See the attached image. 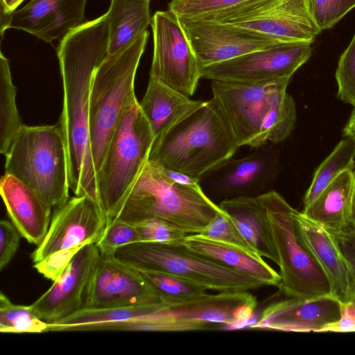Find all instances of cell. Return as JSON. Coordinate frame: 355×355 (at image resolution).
Returning a JSON list of instances; mask_svg holds the SVG:
<instances>
[{
	"instance_id": "17",
	"label": "cell",
	"mask_w": 355,
	"mask_h": 355,
	"mask_svg": "<svg viewBox=\"0 0 355 355\" xmlns=\"http://www.w3.org/2000/svg\"><path fill=\"white\" fill-rule=\"evenodd\" d=\"M297 235L329 279L332 294L339 302L355 299V270L344 255L334 234L294 210Z\"/></svg>"
},
{
	"instance_id": "24",
	"label": "cell",
	"mask_w": 355,
	"mask_h": 355,
	"mask_svg": "<svg viewBox=\"0 0 355 355\" xmlns=\"http://www.w3.org/2000/svg\"><path fill=\"white\" fill-rule=\"evenodd\" d=\"M219 207L232 218L243 237L261 257L278 264L270 227L257 196H239L226 198Z\"/></svg>"
},
{
	"instance_id": "15",
	"label": "cell",
	"mask_w": 355,
	"mask_h": 355,
	"mask_svg": "<svg viewBox=\"0 0 355 355\" xmlns=\"http://www.w3.org/2000/svg\"><path fill=\"white\" fill-rule=\"evenodd\" d=\"M179 18L202 69L282 43L232 24Z\"/></svg>"
},
{
	"instance_id": "6",
	"label": "cell",
	"mask_w": 355,
	"mask_h": 355,
	"mask_svg": "<svg viewBox=\"0 0 355 355\" xmlns=\"http://www.w3.org/2000/svg\"><path fill=\"white\" fill-rule=\"evenodd\" d=\"M148 31L131 45L107 55L96 68L92 81L89 125L96 173L103 161L112 135L131 98Z\"/></svg>"
},
{
	"instance_id": "40",
	"label": "cell",
	"mask_w": 355,
	"mask_h": 355,
	"mask_svg": "<svg viewBox=\"0 0 355 355\" xmlns=\"http://www.w3.org/2000/svg\"><path fill=\"white\" fill-rule=\"evenodd\" d=\"M340 318L327 324L320 332L355 331V300L340 302Z\"/></svg>"
},
{
	"instance_id": "47",
	"label": "cell",
	"mask_w": 355,
	"mask_h": 355,
	"mask_svg": "<svg viewBox=\"0 0 355 355\" xmlns=\"http://www.w3.org/2000/svg\"><path fill=\"white\" fill-rule=\"evenodd\" d=\"M355 300V299H354Z\"/></svg>"
},
{
	"instance_id": "35",
	"label": "cell",
	"mask_w": 355,
	"mask_h": 355,
	"mask_svg": "<svg viewBox=\"0 0 355 355\" xmlns=\"http://www.w3.org/2000/svg\"><path fill=\"white\" fill-rule=\"evenodd\" d=\"M336 80L338 98L355 107V35L339 59Z\"/></svg>"
},
{
	"instance_id": "18",
	"label": "cell",
	"mask_w": 355,
	"mask_h": 355,
	"mask_svg": "<svg viewBox=\"0 0 355 355\" xmlns=\"http://www.w3.org/2000/svg\"><path fill=\"white\" fill-rule=\"evenodd\" d=\"M340 316V302L332 295L291 297L272 303L249 327L292 332H320Z\"/></svg>"
},
{
	"instance_id": "33",
	"label": "cell",
	"mask_w": 355,
	"mask_h": 355,
	"mask_svg": "<svg viewBox=\"0 0 355 355\" xmlns=\"http://www.w3.org/2000/svg\"><path fill=\"white\" fill-rule=\"evenodd\" d=\"M139 242L137 230L133 224L114 220L106 227L96 243L101 257H112L120 248Z\"/></svg>"
},
{
	"instance_id": "9",
	"label": "cell",
	"mask_w": 355,
	"mask_h": 355,
	"mask_svg": "<svg viewBox=\"0 0 355 355\" xmlns=\"http://www.w3.org/2000/svg\"><path fill=\"white\" fill-rule=\"evenodd\" d=\"M201 19L237 26L280 42L312 43L322 32L314 19L310 0H250Z\"/></svg>"
},
{
	"instance_id": "34",
	"label": "cell",
	"mask_w": 355,
	"mask_h": 355,
	"mask_svg": "<svg viewBox=\"0 0 355 355\" xmlns=\"http://www.w3.org/2000/svg\"><path fill=\"white\" fill-rule=\"evenodd\" d=\"M250 0H172L168 10L179 17H198L225 11Z\"/></svg>"
},
{
	"instance_id": "27",
	"label": "cell",
	"mask_w": 355,
	"mask_h": 355,
	"mask_svg": "<svg viewBox=\"0 0 355 355\" xmlns=\"http://www.w3.org/2000/svg\"><path fill=\"white\" fill-rule=\"evenodd\" d=\"M296 121L295 103L286 89L274 98L265 114L257 135L248 146L260 148L267 141L278 143L291 133Z\"/></svg>"
},
{
	"instance_id": "39",
	"label": "cell",
	"mask_w": 355,
	"mask_h": 355,
	"mask_svg": "<svg viewBox=\"0 0 355 355\" xmlns=\"http://www.w3.org/2000/svg\"><path fill=\"white\" fill-rule=\"evenodd\" d=\"M19 232L7 220L0 221V270L5 268L15 254L19 244Z\"/></svg>"
},
{
	"instance_id": "23",
	"label": "cell",
	"mask_w": 355,
	"mask_h": 355,
	"mask_svg": "<svg viewBox=\"0 0 355 355\" xmlns=\"http://www.w3.org/2000/svg\"><path fill=\"white\" fill-rule=\"evenodd\" d=\"M354 180L352 170L343 171L302 212L331 233L344 229L351 223Z\"/></svg>"
},
{
	"instance_id": "28",
	"label": "cell",
	"mask_w": 355,
	"mask_h": 355,
	"mask_svg": "<svg viewBox=\"0 0 355 355\" xmlns=\"http://www.w3.org/2000/svg\"><path fill=\"white\" fill-rule=\"evenodd\" d=\"M355 139L341 140L315 172L304 198V209L308 207L322 191L341 173L352 170L355 161Z\"/></svg>"
},
{
	"instance_id": "12",
	"label": "cell",
	"mask_w": 355,
	"mask_h": 355,
	"mask_svg": "<svg viewBox=\"0 0 355 355\" xmlns=\"http://www.w3.org/2000/svg\"><path fill=\"white\" fill-rule=\"evenodd\" d=\"M291 78L259 83L211 80L212 98L226 116L239 146H249L276 96L286 89Z\"/></svg>"
},
{
	"instance_id": "44",
	"label": "cell",
	"mask_w": 355,
	"mask_h": 355,
	"mask_svg": "<svg viewBox=\"0 0 355 355\" xmlns=\"http://www.w3.org/2000/svg\"><path fill=\"white\" fill-rule=\"evenodd\" d=\"M343 132L346 137L355 139V109L352 110Z\"/></svg>"
},
{
	"instance_id": "31",
	"label": "cell",
	"mask_w": 355,
	"mask_h": 355,
	"mask_svg": "<svg viewBox=\"0 0 355 355\" xmlns=\"http://www.w3.org/2000/svg\"><path fill=\"white\" fill-rule=\"evenodd\" d=\"M158 292L166 303L187 301L207 294V289L173 275L138 270Z\"/></svg>"
},
{
	"instance_id": "13",
	"label": "cell",
	"mask_w": 355,
	"mask_h": 355,
	"mask_svg": "<svg viewBox=\"0 0 355 355\" xmlns=\"http://www.w3.org/2000/svg\"><path fill=\"white\" fill-rule=\"evenodd\" d=\"M107 225V218L93 198L75 195L54 208L47 233L31 259L35 263L58 250L96 243Z\"/></svg>"
},
{
	"instance_id": "19",
	"label": "cell",
	"mask_w": 355,
	"mask_h": 355,
	"mask_svg": "<svg viewBox=\"0 0 355 355\" xmlns=\"http://www.w3.org/2000/svg\"><path fill=\"white\" fill-rule=\"evenodd\" d=\"M87 0H31L8 15L7 29L26 31L51 43L61 40L86 21Z\"/></svg>"
},
{
	"instance_id": "38",
	"label": "cell",
	"mask_w": 355,
	"mask_h": 355,
	"mask_svg": "<svg viewBox=\"0 0 355 355\" xmlns=\"http://www.w3.org/2000/svg\"><path fill=\"white\" fill-rule=\"evenodd\" d=\"M84 246L78 245L58 250L42 261L34 263V268L45 278L53 282L62 274L76 254Z\"/></svg>"
},
{
	"instance_id": "32",
	"label": "cell",
	"mask_w": 355,
	"mask_h": 355,
	"mask_svg": "<svg viewBox=\"0 0 355 355\" xmlns=\"http://www.w3.org/2000/svg\"><path fill=\"white\" fill-rule=\"evenodd\" d=\"M198 234L254 257H261L243 237L232 218L220 207L211 222Z\"/></svg>"
},
{
	"instance_id": "45",
	"label": "cell",
	"mask_w": 355,
	"mask_h": 355,
	"mask_svg": "<svg viewBox=\"0 0 355 355\" xmlns=\"http://www.w3.org/2000/svg\"><path fill=\"white\" fill-rule=\"evenodd\" d=\"M351 223H355V180H354V191H353V197H352Z\"/></svg>"
},
{
	"instance_id": "21",
	"label": "cell",
	"mask_w": 355,
	"mask_h": 355,
	"mask_svg": "<svg viewBox=\"0 0 355 355\" xmlns=\"http://www.w3.org/2000/svg\"><path fill=\"white\" fill-rule=\"evenodd\" d=\"M202 102L192 100L191 97L150 77L139 105L155 139L199 107Z\"/></svg>"
},
{
	"instance_id": "46",
	"label": "cell",
	"mask_w": 355,
	"mask_h": 355,
	"mask_svg": "<svg viewBox=\"0 0 355 355\" xmlns=\"http://www.w3.org/2000/svg\"><path fill=\"white\" fill-rule=\"evenodd\" d=\"M354 173V175H355V171Z\"/></svg>"
},
{
	"instance_id": "8",
	"label": "cell",
	"mask_w": 355,
	"mask_h": 355,
	"mask_svg": "<svg viewBox=\"0 0 355 355\" xmlns=\"http://www.w3.org/2000/svg\"><path fill=\"white\" fill-rule=\"evenodd\" d=\"M257 198L263 209L277 254L281 290L291 297L333 296L329 278L297 235L295 209L275 191Z\"/></svg>"
},
{
	"instance_id": "36",
	"label": "cell",
	"mask_w": 355,
	"mask_h": 355,
	"mask_svg": "<svg viewBox=\"0 0 355 355\" xmlns=\"http://www.w3.org/2000/svg\"><path fill=\"white\" fill-rule=\"evenodd\" d=\"M133 225L137 230L139 242L182 243L188 235L162 218H150Z\"/></svg>"
},
{
	"instance_id": "10",
	"label": "cell",
	"mask_w": 355,
	"mask_h": 355,
	"mask_svg": "<svg viewBox=\"0 0 355 355\" xmlns=\"http://www.w3.org/2000/svg\"><path fill=\"white\" fill-rule=\"evenodd\" d=\"M150 26L153 55L150 77L191 97L202 78V68L179 17L170 10L157 11Z\"/></svg>"
},
{
	"instance_id": "43",
	"label": "cell",
	"mask_w": 355,
	"mask_h": 355,
	"mask_svg": "<svg viewBox=\"0 0 355 355\" xmlns=\"http://www.w3.org/2000/svg\"><path fill=\"white\" fill-rule=\"evenodd\" d=\"M24 0H1L0 1V10L6 13L10 14L16 10L17 8Z\"/></svg>"
},
{
	"instance_id": "22",
	"label": "cell",
	"mask_w": 355,
	"mask_h": 355,
	"mask_svg": "<svg viewBox=\"0 0 355 355\" xmlns=\"http://www.w3.org/2000/svg\"><path fill=\"white\" fill-rule=\"evenodd\" d=\"M183 245L189 250L216 261L241 273L260 280L266 286H279L281 277L262 257L222 244L199 234H188Z\"/></svg>"
},
{
	"instance_id": "4",
	"label": "cell",
	"mask_w": 355,
	"mask_h": 355,
	"mask_svg": "<svg viewBox=\"0 0 355 355\" xmlns=\"http://www.w3.org/2000/svg\"><path fill=\"white\" fill-rule=\"evenodd\" d=\"M5 157V173L31 187L52 208L69 200L68 155L59 124L23 125Z\"/></svg>"
},
{
	"instance_id": "3",
	"label": "cell",
	"mask_w": 355,
	"mask_h": 355,
	"mask_svg": "<svg viewBox=\"0 0 355 355\" xmlns=\"http://www.w3.org/2000/svg\"><path fill=\"white\" fill-rule=\"evenodd\" d=\"M219 209V205L205 195L200 186L187 187L175 182L161 165L148 159L111 222L136 224L157 218L188 234H198Z\"/></svg>"
},
{
	"instance_id": "42",
	"label": "cell",
	"mask_w": 355,
	"mask_h": 355,
	"mask_svg": "<svg viewBox=\"0 0 355 355\" xmlns=\"http://www.w3.org/2000/svg\"><path fill=\"white\" fill-rule=\"evenodd\" d=\"M164 168V167H163ZM166 175L175 182L187 187H200V180L187 173L164 168Z\"/></svg>"
},
{
	"instance_id": "7",
	"label": "cell",
	"mask_w": 355,
	"mask_h": 355,
	"mask_svg": "<svg viewBox=\"0 0 355 355\" xmlns=\"http://www.w3.org/2000/svg\"><path fill=\"white\" fill-rule=\"evenodd\" d=\"M114 257L137 270L173 275L218 293L250 291L266 286L189 250L183 242L133 243L118 249Z\"/></svg>"
},
{
	"instance_id": "25",
	"label": "cell",
	"mask_w": 355,
	"mask_h": 355,
	"mask_svg": "<svg viewBox=\"0 0 355 355\" xmlns=\"http://www.w3.org/2000/svg\"><path fill=\"white\" fill-rule=\"evenodd\" d=\"M270 169L269 156L264 149L243 158H231L209 173L215 175L214 186L222 193L250 196L264 187Z\"/></svg>"
},
{
	"instance_id": "30",
	"label": "cell",
	"mask_w": 355,
	"mask_h": 355,
	"mask_svg": "<svg viewBox=\"0 0 355 355\" xmlns=\"http://www.w3.org/2000/svg\"><path fill=\"white\" fill-rule=\"evenodd\" d=\"M49 322L40 319L31 305L12 303L0 293V331L3 334L47 333Z\"/></svg>"
},
{
	"instance_id": "5",
	"label": "cell",
	"mask_w": 355,
	"mask_h": 355,
	"mask_svg": "<svg viewBox=\"0 0 355 355\" xmlns=\"http://www.w3.org/2000/svg\"><path fill=\"white\" fill-rule=\"evenodd\" d=\"M153 141L150 125L134 94L112 135L96 173L98 202L108 224L148 162Z\"/></svg>"
},
{
	"instance_id": "16",
	"label": "cell",
	"mask_w": 355,
	"mask_h": 355,
	"mask_svg": "<svg viewBox=\"0 0 355 355\" xmlns=\"http://www.w3.org/2000/svg\"><path fill=\"white\" fill-rule=\"evenodd\" d=\"M101 257L96 243L83 247L52 286L31 304L37 316L53 322L83 309L89 284Z\"/></svg>"
},
{
	"instance_id": "2",
	"label": "cell",
	"mask_w": 355,
	"mask_h": 355,
	"mask_svg": "<svg viewBox=\"0 0 355 355\" xmlns=\"http://www.w3.org/2000/svg\"><path fill=\"white\" fill-rule=\"evenodd\" d=\"M239 148L226 116L211 98L155 137L148 159L201 180Z\"/></svg>"
},
{
	"instance_id": "11",
	"label": "cell",
	"mask_w": 355,
	"mask_h": 355,
	"mask_svg": "<svg viewBox=\"0 0 355 355\" xmlns=\"http://www.w3.org/2000/svg\"><path fill=\"white\" fill-rule=\"evenodd\" d=\"M311 44L305 41L282 42L250 52L203 67L202 78L245 83L291 78L310 58Z\"/></svg>"
},
{
	"instance_id": "37",
	"label": "cell",
	"mask_w": 355,
	"mask_h": 355,
	"mask_svg": "<svg viewBox=\"0 0 355 355\" xmlns=\"http://www.w3.org/2000/svg\"><path fill=\"white\" fill-rule=\"evenodd\" d=\"M314 19L321 31L337 24L355 8V0H310Z\"/></svg>"
},
{
	"instance_id": "14",
	"label": "cell",
	"mask_w": 355,
	"mask_h": 355,
	"mask_svg": "<svg viewBox=\"0 0 355 355\" xmlns=\"http://www.w3.org/2000/svg\"><path fill=\"white\" fill-rule=\"evenodd\" d=\"M163 302L137 269L112 257H101L87 291L84 308L108 309Z\"/></svg>"
},
{
	"instance_id": "26",
	"label": "cell",
	"mask_w": 355,
	"mask_h": 355,
	"mask_svg": "<svg viewBox=\"0 0 355 355\" xmlns=\"http://www.w3.org/2000/svg\"><path fill=\"white\" fill-rule=\"evenodd\" d=\"M150 0H111L105 14L108 26L107 55L131 45L150 24Z\"/></svg>"
},
{
	"instance_id": "20",
	"label": "cell",
	"mask_w": 355,
	"mask_h": 355,
	"mask_svg": "<svg viewBox=\"0 0 355 355\" xmlns=\"http://www.w3.org/2000/svg\"><path fill=\"white\" fill-rule=\"evenodd\" d=\"M0 193L9 218L30 243H41L49 230L52 207L31 187L11 175L0 180Z\"/></svg>"
},
{
	"instance_id": "29",
	"label": "cell",
	"mask_w": 355,
	"mask_h": 355,
	"mask_svg": "<svg viewBox=\"0 0 355 355\" xmlns=\"http://www.w3.org/2000/svg\"><path fill=\"white\" fill-rule=\"evenodd\" d=\"M17 89L12 81L8 60L0 54V152L6 156L24 125L16 105Z\"/></svg>"
},
{
	"instance_id": "1",
	"label": "cell",
	"mask_w": 355,
	"mask_h": 355,
	"mask_svg": "<svg viewBox=\"0 0 355 355\" xmlns=\"http://www.w3.org/2000/svg\"><path fill=\"white\" fill-rule=\"evenodd\" d=\"M108 40L104 14L71 31L60 41L57 49L63 87L59 125L67 151L69 187L76 196L88 195L98 203L89 135V98L94 73L107 54Z\"/></svg>"
},
{
	"instance_id": "41",
	"label": "cell",
	"mask_w": 355,
	"mask_h": 355,
	"mask_svg": "<svg viewBox=\"0 0 355 355\" xmlns=\"http://www.w3.org/2000/svg\"><path fill=\"white\" fill-rule=\"evenodd\" d=\"M332 234L355 270V223H350L344 229Z\"/></svg>"
}]
</instances>
